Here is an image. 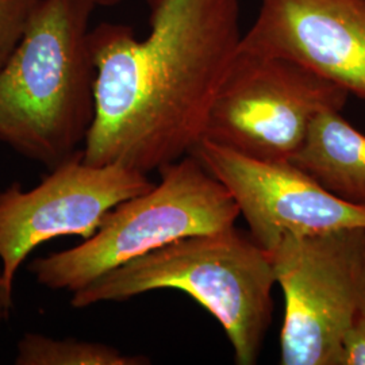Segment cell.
I'll use <instances>...</instances> for the list:
<instances>
[{"mask_svg": "<svg viewBox=\"0 0 365 365\" xmlns=\"http://www.w3.org/2000/svg\"><path fill=\"white\" fill-rule=\"evenodd\" d=\"M339 365H365V313L356 318L342 339Z\"/></svg>", "mask_w": 365, "mask_h": 365, "instance_id": "cell-13", "label": "cell"}, {"mask_svg": "<svg viewBox=\"0 0 365 365\" xmlns=\"http://www.w3.org/2000/svg\"><path fill=\"white\" fill-rule=\"evenodd\" d=\"M149 34L102 24L90 33L95 115L84 161L149 175L192 153L238 51V0H146Z\"/></svg>", "mask_w": 365, "mask_h": 365, "instance_id": "cell-1", "label": "cell"}, {"mask_svg": "<svg viewBox=\"0 0 365 365\" xmlns=\"http://www.w3.org/2000/svg\"><path fill=\"white\" fill-rule=\"evenodd\" d=\"M344 199L365 203V134L341 111L317 118L306 143L291 161Z\"/></svg>", "mask_w": 365, "mask_h": 365, "instance_id": "cell-10", "label": "cell"}, {"mask_svg": "<svg viewBox=\"0 0 365 365\" xmlns=\"http://www.w3.org/2000/svg\"><path fill=\"white\" fill-rule=\"evenodd\" d=\"M15 365H148L150 359L126 354L102 342L54 339L42 333H25L16 344Z\"/></svg>", "mask_w": 365, "mask_h": 365, "instance_id": "cell-11", "label": "cell"}, {"mask_svg": "<svg viewBox=\"0 0 365 365\" xmlns=\"http://www.w3.org/2000/svg\"><path fill=\"white\" fill-rule=\"evenodd\" d=\"M155 185L146 173L120 164L95 165L83 150L25 190L13 182L0 191V269L7 286L29 255L58 237L96 233L106 215Z\"/></svg>", "mask_w": 365, "mask_h": 365, "instance_id": "cell-7", "label": "cell"}, {"mask_svg": "<svg viewBox=\"0 0 365 365\" xmlns=\"http://www.w3.org/2000/svg\"><path fill=\"white\" fill-rule=\"evenodd\" d=\"M349 92L289 58L235 53L210 108L203 140L242 156L292 161L314 120L341 111Z\"/></svg>", "mask_w": 365, "mask_h": 365, "instance_id": "cell-5", "label": "cell"}, {"mask_svg": "<svg viewBox=\"0 0 365 365\" xmlns=\"http://www.w3.org/2000/svg\"><path fill=\"white\" fill-rule=\"evenodd\" d=\"M268 253L286 300L280 364L339 365L342 339L365 313V229L284 235Z\"/></svg>", "mask_w": 365, "mask_h": 365, "instance_id": "cell-6", "label": "cell"}, {"mask_svg": "<svg viewBox=\"0 0 365 365\" xmlns=\"http://www.w3.org/2000/svg\"><path fill=\"white\" fill-rule=\"evenodd\" d=\"M119 1L120 0H99V4L101 6H114V4H117Z\"/></svg>", "mask_w": 365, "mask_h": 365, "instance_id": "cell-15", "label": "cell"}, {"mask_svg": "<svg viewBox=\"0 0 365 365\" xmlns=\"http://www.w3.org/2000/svg\"><path fill=\"white\" fill-rule=\"evenodd\" d=\"M274 284L268 250L235 225L185 237L128 261L71 294V306L87 309L158 289H178L221 324L235 363L253 365L272 322Z\"/></svg>", "mask_w": 365, "mask_h": 365, "instance_id": "cell-3", "label": "cell"}, {"mask_svg": "<svg viewBox=\"0 0 365 365\" xmlns=\"http://www.w3.org/2000/svg\"><path fill=\"white\" fill-rule=\"evenodd\" d=\"M240 48L297 61L365 99V0H261Z\"/></svg>", "mask_w": 365, "mask_h": 365, "instance_id": "cell-9", "label": "cell"}, {"mask_svg": "<svg viewBox=\"0 0 365 365\" xmlns=\"http://www.w3.org/2000/svg\"><path fill=\"white\" fill-rule=\"evenodd\" d=\"M42 0H0V68L24 37Z\"/></svg>", "mask_w": 365, "mask_h": 365, "instance_id": "cell-12", "label": "cell"}, {"mask_svg": "<svg viewBox=\"0 0 365 365\" xmlns=\"http://www.w3.org/2000/svg\"><path fill=\"white\" fill-rule=\"evenodd\" d=\"M14 288L7 286L0 269V327L11 317L14 306Z\"/></svg>", "mask_w": 365, "mask_h": 365, "instance_id": "cell-14", "label": "cell"}, {"mask_svg": "<svg viewBox=\"0 0 365 365\" xmlns=\"http://www.w3.org/2000/svg\"><path fill=\"white\" fill-rule=\"evenodd\" d=\"M99 0H42L0 68V143L56 168L83 150L95 115L90 19Z\"/></svg>", "mask_w": 365, "mask_h": 365, "instance_id": "cell-2", "label": "cell"}, {"mask_svg": "<svg viewBox=\"0 0 365 365\" xmlns=\"http://www.w3.org/2000/svg\"><path fill=\"white\" fill-rule=\"evenodd\" d=\"M192 155L229 190L249 233L267 250L284 235L365 229V203L330 192L291 161H260L205 140Z\"/></svg>", "mask_w": 365, "mask_h": 365, "instance_id": "cell-8", "label": "cell"}, {"mask_svg": "<svg viewBox=\"0 0 365 365\" xmlns=\"http://www.w3.org/2000/svg\"><path fill=\"white\" fill-rule=\"evenodd\" d=\"M158 172L161 182L111 210L91 238L33 261L29 269L39 286L73 294L128 261L232 227L241 217L233 195L195 155Z\"/></svg>", "mask_w": 365, "mask_h": 365, "instance_id": "cell-4", "label": "cell"}]
</instances>
